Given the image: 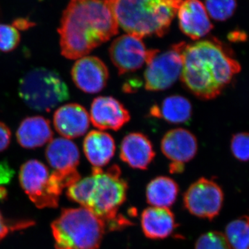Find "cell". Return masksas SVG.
I'll list each match as a JSON object with an SVG mask.
<instances>
[{"mask_svg":"<svg viewBox=\"0 0 249 249\" xmlns=\"http://www.w3.org/2000/svg\"><path fill=\"white\" fill-rule=\"evenodd\" d=\"M150 116L172 124H188L193 115L189 100L180 95L168 96L160 105L152 106Z\"/></svg>","mask_w":249,"mask_h":249,"instance_id":"obj_21","label":"cell"},{"mask_svg":"<svg viewBox=\"0 0 249 249\" xmlns=\"http://www.w3.org/2000/svg\"></svg>","mask_w":249,"mask_h":249,"instance_id":"obj_33","label":"cell"},{"mask_svg":"<svg viewBox=\"0 0 249 249\" xmlns=\"http://www.w3.org/2000/svg\"><path fill=\"white\" fill-rule=\"evenodd\" d=\"M71 78L78 89L94 94L102 91L107 84L109 70L102 60L96 56L82 57L71 69Z\"/></svg>","mask_w":249,"mask_h":249,"instance_id":"obj_13","label":"cell"},{"mask_svg":"<svg viewBox=\"0 0 249 249\" xmlns=\"http://www.w3.org/2000/svg\"><path fill=\"white\" fill-rule=\"evenodd\" d=\"M148 52L142 38L130 34L117 37L109 48V57L119 75L140 70L146 63Z\"/></svg>","mask_w":249,"mask_h":249,"instance_id":"obj_11","label":"cell"},{"mask_svg":"<svg viewBox=\"0 0 249 249\" xmlns=\"http://www.w3.org/2000/svg\"><path fill=\"white\" fill-rule=\"evenodd\" d=\"M127 189L120 168L113 165L106 170L93 168L90 176L69 187L67 196L105 222H111L116 220L119 208L126 200Z\"/></svg>","mask_w":249,"mask_h":249,"instance_id":"obj_3","label":"cell"},{"mask_svg":"<svg viewBox=\"0 0 249 249\" xmlns=\"http://www.w3.org/2000/svg\"><path fill=\"white\" fill-rule=\"evenodd\" d=\"M206 11L217 21H225L231 17L237 7L236 0H206Z\"/></svg>","mask_w":249,"mask_h":249,"instance_id":"obj_24","label":"cell"},{"mask_svg":"<svg viewBox=\"0 0 249 249\" xmlns=\"http://www.w3.org/2000/svg\"><path fill=\"white\" fill-rule=\"evenodd\" d=\"M11 140V132L6 124L0 121V152L9 147Z\"/></svg>","mask_w":249,"mask_h":249,"instance_id":"obj_29","label":"cell"},{"mask_svg":"<svg viewBox=\"0 0 249 249\" xmlns=\"http://www.w3.org/2000/svg\"><path fill=\"white\" fill-rule=\"evenodd\" d=\"M181 31L192 40H199L207 35L213 26L204 4L199 0H185L178 10Z\"/></svg>","mask_w":249,"mask_h":249,"instance_id":"obj_15","label":"cell"},{"mask_svg":"<svg viewBox=\"0 0 249 249\" xmlns=\"http://www.w3.org/2000/svg\"><path fill=\"white\" fill-rule=\"evenodd\" d=\"M178 193V184L173 178L158 177L147 185V201L153 207L168 209L176 201Z\"/></svg>","mask_w":249,"mask_h":249,"instance_id":"obj_22","label":"cell"},{"mask_svg":"<svg viewBox=\"0 0 249 249\" xmlns=\"http://www.w3.org/2000/svg\"><path fill=\"white\" fill-rule=\"evenodd\" d=\"M119 24L105 0H71L58 31L61 53L78 60L119 33Z\"/></svg>","mask_w":249,"mask_h":249,"instance_id":"obj_1","label":"cell"},{"mask_svg":"<svg viewBox=\"0 0 249 249\" xmlns=\"http://www.w3.org/2000/svg\"><path fill=\"white\" fill-rule=\"evenodd\" d=\"M20 41V35L16 28L7 24H0V51L12 52L17 48Z\"/></svg>","mask_w":249,"mask_h":249,"instance_id":"obj_26","label":"cell"},{"mask_svg":"<svg viewBox=\"0 0 249 249\" xmlns=\"http://www.w3.org/2000/svg\"><path fill=\"white\" fill-rule=\"evenodd\" d=\"M224 194L217 183L201 178L189 187L184 196L185 208L196 217L211 220L220 212Z\"/></svg>","mask_w":249,"mask_h":249,"instance_id":"obj_10","label":"cell"},{"mask_svg":"<svg viewBox=\"0 0 249 249\" xmlns=\"http://www.w3.org/2000/svg\"><path fill=\"white\" fill-rule=\"evenodd\" d=\"M144 235L152 240H160L171 235L177 227L175 215L169 209L149 207L141 217Z\"/></svg>","mask_w":249,"mask_h":249,"instance_id":"obj_20","label":"cell"},{"mask_svg":"<svg viewBox=\"0 0 249 249\" xmlns=\"http://www.w3.org/2000/svg\"><path fill=\"white\" fill-rule=\"evenodd\" d=\"M155 155L152 142L145 134L131 132L121 142V160L134 169L146 170Z\"/></svg>","mask_w":249,"mask_h":249,"instance_id":"obj_17","label":"cell"},{"mask_svg":"<svg viewBox=\"0 0 249 249\" xmlns=\"http://www.w3.org/2000/svg\"><path fill=\"white\" fill-rule=\"evenodd\" d=\"M53 136L50 122L40 116L24 119L16 132L18 143L26 149L43 146L52 140Z\"/></svg>","mask_w":249,"mask_h":249,"instance_id":"obj_18","label":"cell"},{"mask_svg":"<svg viewBox=\"0 0 249 249\" xmlns=\"http://www.w3.org/2000/svg\"><path fill=\"white\" fill-rule=\"evenodd\" d=\"M240 70L239 62L221 42L200 40L186 44L180 79L196 97L212 100L221 94Z\"/></svg>","mask_w":249,"mask_h":249,"instance_id":"obj_2","label":"cell"},{"mask_svg":"<svg viewBox=\"0 0 249 249\" xmlns=\"http://www.w3.org/2000/svg\"><path fill=\"white\" fill-rule=\"evenodd\" d=\"M186 43L172 45L165 52L149 49L144 83L147 91H160L169 89L181 77L183 53Z\"/></svg>","mask_w":249,"mask_h":249,"instance_id":"obj_7","label":"cell"},{"mask_svg":"<svg viewBox=\"0 0 249 249\" xmlns=\"http://www.w3.org/2000/svg\"><path fill=\"white\" fill-rule=\"evenodd\" d=\"M6 196V191L4 187L0 186V199H4Z\"/></svg>","mask_w":249,"mask_h":249,"instance_id":"obj_32","label":"cell"},{"mask_svg":"<svg viewBox=\"0 0 249 249\" xmlns=\"http://www.w3.org/2000/svg\"><path fill=\"white\" fill-rule=\"evenodd\" d=\"M127 34L162 37L169 30L183 0H105Z\"/></svg>","mask_w":249,"mask_h":249,"instance_id":"obj_4","label":"cell"},{"mask_svg":"<svg viewBox=\"0 0 249 249\" xmlns=\"http://www.w3.org/2000/svg\"><path fill=\"white\" fill-rule=\"evenodd\" d=\"M106 224L84 207L65 209L52 224L55 249H98Z\"/></svg>","mask_w":249,"mask_h":249,"instance_id":"obj_5","label":"cell"},{"mask_svg":"<svg viewBox=\"0 0 249 249\" xmlns=\"http://www.w3.org/2000/svg\"><path fill=\"white\" fill-rule=\"evenodd\" d=\"M225 236L231 248L249 249V217H242L229 223Z\"/></svg>","mask_w":249,"mask_h":249,"instance_id":"obj_23","label":"cell"},{"mask_svg":"<svg viewBox=\"0 0 249 249\" xmlns=\"http://www.w3.org/2000/svg\"><path fill=\"white\" fill-rule=\"evenodd\" d=\"M55 130L65 139H75L84 135L89 127V114L78 103L61 106L53 114Z\"/></svg>","mask_w":249,"mask_h":249,"instance_id":"obj_16","label":"cell"},{"mask_svg":"<svg viewBox=\"0 0 249 249\" xmlns=\"http://www.w3.org/2000/svg\"><path fill=\"white\" fill-rule=\"evenodd\" d=\"M14 170L6 161L0 162V186L7 184L12 179Z\"/></svg>","mask_w":249,"mask_h":249,"instance_id":"obj_30","label":"cell"},{"mask_svg":"<svg viewBox=\"0 0 249 249\" xmlns=\"http://www.w3.org/2000/svg\"><path fill=\"white\" fill-rule=\"evenodd\" d=\"M18 92L26 105L39 111H51L70 98L68 86L54 70L35 68L21 78Z\"/></svg>","mask_w":249,"mask_h":249,"instance_id":"obj_6","label":"cell"},{"mask_svg":"<svg viewBox=\"0 0 249 249\" xmlns=\"http://www.w3.org/2000/svg\"><path fill=\"white\" fill-rule=\"evenodd\" d=\"M34 225L33 221H20V222H11L5 219L0 211V242L4 239L10 232L20 230Z\"/></svg>","mask_w":249,"mask_h":249,"instance_id":"obj_28","label":"cell"},{"mask_svg":"<svg viewBox=\"0 0 249 249\" xmlns=\"http://www.w3.org/2000/svg\"><path fill=\"white\" fill-rule=\"evenodd\" d=\"M46 159L53 169L50 178L61 191L80 180L77 170L80 151L76 143L65 138L52 139L46 148Z\"/></svg>","mask_w":249,"mask_h":249,"instance_id":"obj_9","label":"cell"},{"mask_svg":"<svg viewBox=\"0 0 249 249\" xmlns=\"http://www.w3.org/2000/svg\"><path fill=\"white\" fill-rule=\"evenodd\" d=\"M48 168L36 160L25 162L19 170V183L29 199L39 209L57 208L62 191L50 178Z\"/></svg>","mask_w":249,"mask_h":249,"instance_id":"obj_8","label":"cell"},{"mask_svg":"<svg viewBox=\"0 0 249 249\" xmlns=\"http://www.w3.org/2000/svg\"><path fill=\"white\" fill-rule=\"evenodd\" d=\"M90 121L101 131H118L130 121L129 111L119 100L111 96H98L91 103Z\"/></svg>","mask_w":249,"mask_h":249,"instance_id":"obj_14","label":"cell"},{"mask_svg":"<svg viewBox=\"0 0 249 249\" xmlns=\"http://www.w3.org/2000/svg\"><path fill=\"white\" fill-rule=\"evenodd\" d=\"M12 26L17 30L25 31L31 27H34L35 24L25 18H18L14 21Z\"/></svg>","mask_w":249,"mask_h":249,"instance_id":"obj_31","label":"cell"},{"mask_svg":"<svg viewBox=\"0 0 249 249\" xmlns=\"http://www.w3.org/2000/svg\"><path fill=\"white\" fill-rule=\"evenodd\" d=\"M83 151L93 168H102L115 155V142L112 136L107 132L92 130L85 137Z\"/></svg>","mask_w":249,"mask_h":249,"instance_id":"obj_19","label":"cell"},{"mask_svg":"<svg viewBox=\"0 0 249 249\" xmlns=\"http://www.w3.org/2000/svg\"><path fill=\"white\" fill-rule=\"evenodd\" d=\"M232 155L241 161L249 160V133L236 134L231 143Z\"/></svg>","mask_w":249,"mask_h":249,"instance_id":"obj_27","label":"cell"},{"mask_svg":"<svg viewBox=\"0 0 249 249\" xmlns=\"http://www.w3.org/2000/svg\"><path fill=\"white\" fill-rule=\"evenodd\" d=\"M196 249H231L225 235L212 231L205 233L196 241Z\"/></svg>","mask_w":249,"mask_h":249,"instance_id":"obj_25","label":"cell"},{"mask_svg":"<svg viewBox=\"0 0 249 249\" xmlns=\"http://www.w3.org/2000/svg\"><path fill=\"white\" fill-rule=\"evenodd\" d=\"M160 149L165 157L171 160L170 173H182L185 163L191 161L196 155L197 139L188 129H170L162 138Z\"/></svg>","mask_w":249,"mask_h":249,"instance_id":"obj_12","label":"cell"}]
</instances>
